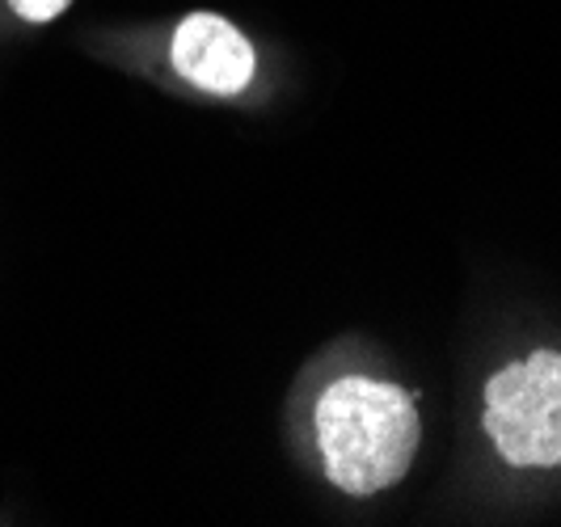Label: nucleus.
<instances>
[{"instance_id": "obj_1", "label": "nucleus", "mask_w": 561, "mask_h": 527, "mask_svg": "<svg viewBox=\"0 0 561 527\" xmlns=\"http://www.w3.org/2000/svg\"><path fill=\"white\" fill-rule=\"evenodd\" d=\"M312 444L325 481L346 499L385 494L419 460V397L385 376H334L312 401Z\"/></svg>"}, {"instance_id": "obj_3", "label": "nucleus", "mask_w": 561, "mask_h": 527, "mask_svg": "<svg viewBox=\"0 0 561 527\" xmlns=\"http://www.w3.org/2000/svg\"><path fill=\"white\" fill-rule=\"evenodd\" d=\"M169 72L207 98H241L257 77V47L225 13L195 9L178 18L165 38Z\"/></svg>"}, {"instance_id": "obj_4", "label": "nucleus", "mask_w": 561, "mask_h": 527, "mask_svg": "<svg viewBox=\"0 0 561 527\" xmlns=\"http://www.w3.org/2000/svg\"><path fill=\"white\" fill-rule=\"evenodd\" d=\"M9 4V13L22 22V26H51L59 22L77 0H4Z\"/></svg>"}, {"instance_id": "obj_2", "label": "nucleus", "mask_w": 561, "mask_h": 527, "mask_svg": "<svg viewBox=\"0 0 561 527\" xmlns=\"http://www.w3.org/2000/svg\"><path fill=\"white\" fill-rule=\"evenodd\" d=\"M481 431L511 469H561L558 351H533L485 380Z\"/></svg>"}]
</instances>
